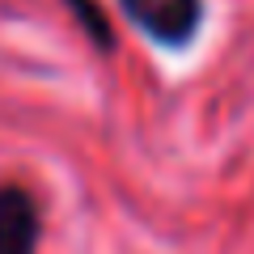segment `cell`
<instances>
[{"mask_svg":"<svg viewBox=\"0 0 254 254\" xmlns=\"http://www.w3.org/2000/svg\"><path fill=\"white\" fill-rule=\"evenodd\" d=\"M119 4L161 47H187L203 21V0H119Z\"/></svg>","mask_w":254,"mask_h":254,"instance_id":"6da1fadb","label":"cell"},{"mask_svg":"<svg viewBox=\"0 0 254 254\" xmlns=\"http://www.w3.org/2000/svg\"><path fill=\"white\" fill-rule=\"evenodd\" d=\"M38 203L26 187H0V254H34L38 250Z\"/></svg>","mask_w":254,"mask_h":254,"instance_id":"7a4b0ae2","label":"cell"},{"mask_svg":"<svg viewBox=\"0 0 254 254\" xmlns=\"http://www.w3.org/2000/svg\"><path fill=\"white\" fill-rule=\"evenodd\" d=\"M68 9L76 13V21L85 26V34H89L93 43L102 47V51H110L115 34H110V21H106V13L98 9V0H68Z\"/></svg>","mask_w":254,"mask_h":254,"instance_id":"3957f363","label":"cell"}]
</instances>
